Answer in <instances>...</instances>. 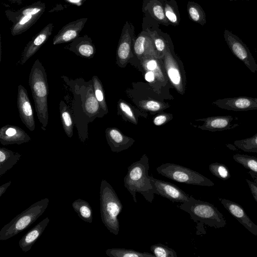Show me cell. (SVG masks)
Wrapping results in <instances>:
<instances>
[{"label": "cell", "mask_w": 257, "mask_h": 257, "mask_svg": "<svg viewBox=\"0 0 257 257\" xmlns=\"http://www.w3.org/2000/svg\"><path fill=\"white\" fill-rule=\"evenodd\" d=\"M164 8L165 16L170 25L178 26L180 22V15L176 1L164 0Z\"/></svg>", "instance_id": "cell-27"}, {"label": "cell", "mask_w": 257, "mask_h": 257, "mask_svg": "<svg viewBox=\"0 0 257 257\" xmlns=\"http://www.w3.org/2000/svg\"><path fill=\"white\" fill-rule=\"evenodd\" d=\"M167 117L165 115H160L156 116L154 119V123L156 125H160L167 120Z\"/></svg>", "instance_id": "cell-39"}, {"label": "cell", "mask_w": 257, "mask_h": 257, "mask_svg": "<svg viewBox=\"0 0 257 257\" xmlns=\"http://www.w3.org/2000/svg\"><path fill=\"white\" fill-rule=\"evenodd\" d=\"M17 103L20 119L30 131L35 129L34 111L27 89L21 84L18 86Z\"/></svg>", "instance_id": "cell-11"}, {"label": "cell", "mask_w": 257, "mask_h": 257, "mask_svg": "<svg viewBox=\"0 0 257 257\" xmlns=\"http://www.w3.org/2000/svg\"><path fill=\"white\" fill-rule=\"evenodd\" d=\"M93 87L95 96L101 108L106 113L107 112V107L105 101L104 89L100 80L97 76L92 78Z\"/></svg>", "instance_id": "cell-30"}, {"label": "cell", "mask_w": 257, "mask_h": 257, "mask_svg": "<svg viewBox=\"0 0 257 257\" xmlns=\"http://www.w3.org/2000/svg\"><path fill=\"white\" fill-rule=\"evenodd\" d=\"M45 9V4L39 1L18 11L6 10V17L13 24L11 34L16 36L25 32L36 23Z\"/></svg>", "instance_id": "cell-6"}, {"label": "cell", "mask_w": 257, "mask_h": 257, "mask_svg": "<svg viewBox=\"0 0 257 257\" xmlns=\"http://www.w3.org/2000/svg\"><path fill=\"white\" fill-rule=\"evenodd\" d=\"M49 221V218L45 217L20 239L19 245L23 251L26 252L31 249L32 246L43 233Z\"/></svg>", "instance_id": "cell-22"}, {"label": "cell", "mask_w": 257, "mask_h": 257, "mask_svg": "<svg viewBox=\"0 0 257 257\" xmlns=\"http://www.w3.org/2000/svg\"><path fill=\"white\" fill-rule=\"evenodd\" d=\"M187 11L189 18L193 22L204 26L206 23V14L198 3L189 1L187 4Z\"/></svg>", "instance_id": "cell-28"}, {"label": "cell", "mask_w": 257, "mask_h": 257, "mask_svg": "<svg viewBox=\"0 0 257 257\" xmlns=\"http://www.w3.org/2000/svg\"><path fill=\"white\" fill-rule=\"evenodd\" d=\"M105 134L108 144L112 152H119L127 149L132 144L129 140H126L122 134L115 128H107Z\"/></svg>", "instance_id": "cell-23"}, {"label": "cell", "mask_w": 257, "mask_h": 257, "mask_svg": "<svg viewBox=\"0 0 257 257\" xmlns=\"http://www.w3.org/2000/svg\"><path fill=\"white\" fill-rule=\"evenodd\" d=\"M135 30L134 25L129 21H126L122 27L116 51L117 62L121 64L126 62L132 55L136 38Z\"/></svg>", "instance_id": "cell-9"}, {"label": "cell", "mask_w": 257, "mask_h": 257, "mask_svg": "<svg viewBox=\"0 0 257 257\" xmlns=\"http://www.w3.org/2000/svg\"><path fill=\"white\" fill-rule=\"evenodd\" d=\"M143 107L149 110L155 111L160 110L162 105L156 101L148 100L144 103Z\"/></svg>", "instance_id": "cell-37"}, {"label": "cell", "mask_w": 257, "mask_h": 257, "mask_svg": "<svg viewBox=\"0 0 257 257\" xmlns=\"http://www.w3.org/2000/svg\"><path fill=\"white\" fill-rule=\"evenodd\" d=\"M31 140L28 134L18 126L7 124L0 129V143L3 145H21Z\"/></svg>", "instance_id": "cell-16"}, {"label": "cell", "mask_w": 257, "mask_h": 257, "mask_svg": "<svg viewBox=\"0 0 257 257\" xmlns=\"http://www.w3.org/2000/svg\"><path fill=\"white\" fill-rule=\"evenodd\" d=\"M145 79L149 82H152L154 81L155 74L152 71H148L145 75Z\"/></svg>", "instance_id": "cell-40"}, {"label": "cell", "mask_w": 257, "mask_h": 257, "mask_svg": "<svg viewBox=\"0 0 257 257\" xmlns=\"http://www.w3.org/2000/svg\"><path fill=\"white\" fill-rule=\"evenodd\" d=\"M217 107L228 110L248 111L257 110V98L239 96L219 99L213 102Z\"/></svg>", "instance_id": "cell-13"}, {"label": "cell", "mask_w": 257, "mask_h": 257, "mask_svg": "<svg viewBox=\"0 0 257 257\" xmlns=\"http://www.w3.org/2000/svg\"><path fill=\"white\" fill-rule=\"evenodd\" d=\"M100 209L102 223L110 233L117 235L119 231L118 216L122 204L111 185L103 179L100 187Z\"/></svg>", "instance_id": "cell-3"}, {"label": "cell", "mask_w": 257, "mask_h": 257, "mask_svg": "<svg viewBox=\"0 0 257 257\" xmlns=\"http://www.w3.org/2000/svg\"><path fill=\"white\" fill-rule=\"evenodd\" d=\"M178 207L189 213L195 222L216 228L223 227L226 224L223 214L213 204L197 200L192 196Z\"/></svg>", "instance_id": "cell-4"}, {"label": "cell", "mask_w": 257, "mask_h": 257, "mask_svg": "<svg viewBox=\"0 0 257 257\" xmlns=\"http://www.w3.org/2000/svg\"><path fill=\"white\" fill-rule=\"evenodd\" d=\"M221 203L228 212L252 234L257 236V225L247 215L239 204L224 198H219Z\"/></svg>", "instance_id": "cell-14"}, {"label": "cell", "mask_w": 257, "mask_h": 257, "mask_svg": "<svg viewBox=\"0 0 257 257\" xmlns=\"http://www.w3.org/2000/svg\"><path fill=\"white\" fill-rule=\"evenodd\" d=\"M72 206L79 217L83 221L90 223L92 222V210L88 202L78 199L73 201Z\"/></svg>", "instance_id": "cell-26"}, {"label": "cell", "mask_w": 257, "mask_h": 257, "mask_svg": "<svg viewBox=\"0 0 257 257\" xmlns=\"http://www.w3.org/2000/svg\"><path fill=\"white\" fill-rule=\"evenodd\" d=\"M59 109L63 128L67 136L71 138L73 134L74 124L72 114L69 108L63 100L60 102Z\"/></svg>", "instance_id": "cell-25"}, {"label": "cell", "mask_w": 257, "mask_h": 257, "mask_svg": "<svg viewBox=\"0 0 257 257\" xmlns=\"http://www.w3.org/2000/svg\"><path fill=\"white\" fill-rule=\"evenodd\" d=\"M53 28L52 23L47 24L28 42L22 52L18 63L23 65L39 50L51 35Z\"/></svg>", "instance_id": "cell-12"}, {"label": "cell", "mask_w": 257, "mask_h": 257, "mask_svg": "<svg viewBox=\"0 0 257 257\" xmlns=\"http://www.w3.org/2000/svg\"><path fill=\"white\" fill-rule=\"evenodd\" d=\"M87 18H81L71 22L63 26L54 36L53 45L72 42L79 37V33L84 27Z\"/></svg>", "instance_id": "cell-15"}, {"label": "cell", "mask_w": 257, "mask_h": 257, "mask_svg": "<svg viewBox=\"0 0 257 257\" xmlns=\"http://www.w3.org/2000/svg\"><path fill=\"white\" fill-rule=\"evenodd\" d=\"M224 38L232 54L252 73L257 71V63L248 48L236 35L230 31L225 30Z\"/></svg>", "instance_id": "cell-8"}, {"label": "cell", "mask_w": 257, "mask_h": 257, "mask_svg": "<svg viewBox=\"0 0 257 257\" xmlns=\"http://www.w3.org/2000/svg\"><path fill=\"white\" fill-rule=\"evenodd\" d=\"M157 58V57L149 56L145 57L142 59L143 60V64L146 69L154 72L155 76L158 78H162V72L158 66Z\"/></svg>", "instance_id": "cell-35"}, {"label": "cell", "mask_w": 257, "mask_h": 257, "mask_svg": "<svg viewBox=\"0 0 257 257\" xmlns=\"http://www.w3.org/2000/svg\"><path fill=\"white\" fill-rule=\"evenodd\" d=\"M150 249L156 257H177L175 250L161 243L152 245Z\"/></svg>", "instance_id": "cell-34"}, {"label": "cell", "mask_w": 257, "mask_h": 257, "mask_svg": "<svg viewBox=\"0 0 257 257\" xmlns=\"http://www.w3.org/2000/svg\"><path fill=\"white\" fill-rule=\"evenodd\" d=\"M250 190L251 193L255 201L257 202V184L251 180L245 179Z\"/></svg>", "instance_id": "cell-38"}, {"label": "cell", "mask_w": 257, "mask_h": 257, "mask_svg": "<svg viewBox=\"0 0 257 257\" xmlns=\"http://www.w3.org/2000/svg\"><path fill=\"white\" fill-rule=\"evenodd\" d=\"M234 145L244 152L257 153V134L250 138L235 141Z\"/></svg>", "instance_id": "cell-32"}, {"label": "cell", "mask_w": 257, "mask_h": 257, "mask_svg": "<svg viewBox=\"0 0 257 257\" xmlns=\"http://www.w3.org/2000/svg\"><path fill=\"white\" fill-rule=\"evenodd\" d=\"M12 182L11 181H9L8 182L0 186V197H2V196L5 193L6 190L8 188V187L10 186Z\"/></svg>", "instance_id": "cell-41"}, {"label": "cell", "mask_w": 257, "mask_h": 257, "mask_svg": "<svg viewBox=\"0 0 257 257\" xmlns=\"http://www.w3.org/2000/svg\"><path fill=\"white\" fill-rule=\"evenodd\" d=\"M22 154L6 148H0V177L16 165L21 158Z\"/></svg>", "instance_id": "cell-24"}, {"label": "cell", "mask_w": 257, "mask_h": 257, "mask_svg": "<svg viewBox=\"0 0 257 257\" xmlns=\"http://www.w3.org/2000/svg\"><path fill=\"white\" fill-rule=\"evenodd\" d=\"M156 170L159 174L177 182L202 186L214 185L211 180L200 173L180 165L164 163Z\"/></svg>", "instance_id": "cell-7"}, {"label": "cell", "mask_w": 257, "mask_h": 257, "mask_svg": "<svg viewBox=\"0 0 257 257\" xmlns=\"http://www.w3.org/2000/svg\"><path fill=\"white\" fill-rule=\"evenodd\" d=\"M164 0H143L142 12L144 16L156 21L160 25L168 26L170 24L164 12Z\"/></svg>", "instance_id": "cell-19"}, {"label": "cell", "mask_w": 257, "mask_h": 257, "mask_svg": "<svg viewBox=\"0 0 257 257\" xmlns=\"http://www.w3.org/2000/svg\"><path fill=\"white\" fill-rule=\"evenodd\" d=\"M133 49L135 54L140 59L149 56L158 57L152 39L147 31L142 30L136 37Z\"/></svg>", "instance_id": "cell-18"}, {"label": "cell", "mask_w": 257, "mask_h": 257, "mask_svg": "<svg viewBox=\"0 0 257 257\" xmlns=\"http://www.w3.org/2000/svg\"><path fill=\"white\" fill-rule=\"evenodd\" d=\"M233 160L250 171L257 174V158L247 155L236 154L233 156Z\"/></svg>", "instance_id": "cell-31"}, {"label": "cell", "mask_w": 257, "mask_h": 257, "mask_svg": "<svg viewBox=\"0 0 257 257\" xmlns=\"http://www.w3.org/2000/svg\"><path fill=\"white\" fill-rule=\"evenodd\" d=\"M12 3L17 4L18 5H20L22 4V2L23 0H9Z\"/></svg>", "instance_id": "cell-44"}, {"label": "cell", "mask_w": 257, "mask_h": 257, "mask_svg": "<svg viewBox=\"0 0 257 257\" xmlns=\"http://www.w3.org/2000/svg\"><path fill=\"white\" fill-rule=\"evenodd\" d=\"M148 158L144 155L140 160L132 163L127 167L123 179L124 185L137 203V192L141 194L145 199L152 203L154 198L155 190L149 175V164Z\"/></svg>", "instance_id": "cell-2"}, {"label": "cell", "mask_w": 257, "mask_h": 257, "mask_svg": "<svg viewBox=\"0 0 257 257\" xmlns=\"http://www.w3.org/2000/svg\"><path fill=\"white\" fill-rule=\"evenodd\" d=\"M49 202L48 198L42 199L18 214L2 227L0 230V240H6L29 227L44 213Z\"/></svg>", "instance_id": "cell-5"}, {"label": "cell", "mask_w": 257, "mask_h": 257, "mask_svg": "<svg viewBox=\"0 0 257 257\" xmlns=\"http://www.w3.org/2000/svg\"><path fill=\"white\" fill-rule=\"evenodd\" d=\"M119 107L121 112L132 121L136 123L134 113L130 107L123 101L120 102Z\"/></svg>", "instance_id": "cell-36"}, {"label": "cell", "mask_w": 257, "mask_h": 257, "mask_svg": "<svg viewBox=\"0 0 257 257\" xmlns=\"http://www.w3.org/2000/svg\"><path fill=\"white\" fill-rule=\"evenodd\" d=\"M210 172L217 178L226 180L230 177V174L228 168L224 164L219 163H211L209 166Z\"/></svg>", "instance_id": "cell-33"}, {"label": "cell", "mask_w": 257, "mask_h": 257, "mask_svg": "<svg viewBox=\"0 0 257 257\" xmlns=\"http://www.w3.org/2000/svg\"><path fill=\"white\" fill-rule=\"evenodd\" d=\"M28 83L34 99L38 119L42 124V129L45 131L49 119V86L46 70L39 59H37L32 66Z\"/></svg>", "instance_id": "cell-1"}, {"label": "cell", "mask_w": 257, "mask_h": 257, "mask_svg": "<svg viewBox=\"0 0 257 257\" xmlns=\"http://www.w3.org/2000/svg\"><path fill=\"white\" fill-rule=\"evenodd\" d=\"M67 49L77 56L88 59L92 58L96 53L92 40L86 35L76 38L68 46Z\"/></svg>", "instance_id": "cell-21"}, {"label": "cell", "mask_w": 257, "mask_h": 257, "mask_svg": "<svg viewBox=\"0 0 257 257\" xmlns=\"http://www.w3.org/2000/svg\"><path fill=\"white\" fill-rule=\"evenodd\" d=\"M172 43L164 55V63L168 76L174 87L179 91L183 88L182 79L177 63L171 52Z\"/></svg>", "instance_id": "cell-20"}, {"label": "cell", "mask_w": 257, "mask_h": 257, "mask_svg": "<svg viewBox=\"0 0 257 257\" xmlns=\"http://www.w3.org/2000/svg\"><path fill=\"white\" fill-rule=\"evenodd\" d=\"M204 123L200 127L211 132L229 130L237 127L239 123L236 122L238 118L231 115L209 117L202 119Z\"/></svg>", "instance_id": "cell-17"}, {"label": "cell", "mask_w": 257, "mask_h": 257, "mask_svg": "<svg viewBox=\"0 0 257 257\" xmlns=\"http://www.w3.org/2000/svg\"><path fill=\"white\" fill-rule=\"evenodd\" d=\"M248 174L250 175L251 178L253 179V181L257 184V174L253 173L250 171H249Z\"/></svg>", "instance_id": "cell-43"}, {"label": "cell", "mask_w": 257, "mask_h": 257, "mask_svg": "<svg viewBox=\"0 0 257 257\" xmlns=\"http://www.w3.org/2000/svg\"><path fill=\"white\" fill-rule=\"evenodd\" d=\"M151 180L155 190V194L165 197L172 202L184 203L190 197L188 194L175 184L151 176Z\"/></svg>", "instance_id": "cell-10"}, {"label": "cell", "mask_w": 257, "mask_h": 257, "mask_svg": "<svg viewBox=\"0 0 257 257\" xmlns=\"http://www.w3.org/2000/svg\"><path fill=\"white\" fill-rule=\"evenodd\" d=\"M105 253L109 257H154L153 253L140 252L132 249L112 248L107 249Z\"/></svg>", "instance_id": "cell-29"}, {"label": "cell", "mask_w": 257, "mask_h": 257, "mask_svg": "<svg viewBox=\"0 0 257 257\" xmlns=\"http://www.w3.org/2000/svg\"><path fill=\"white\" fill-rule=\"evenodd\" d=\"M67 2H69L72 4H74L76 5L80 6L82 5V3L86 0H65Z\"/></svg>", "instance_id": "cell-42"}, {"label": "cell", "mask_w": 257, "mask_h": 257, "mask_svg": "<svg viewBox=\"0 0 257 257\" xmlns=\"http://www.w3.org/2000/svg\"><path fill=\"white\" fill-rule=\"evenodd\" d=\"M229 1H238V0H229ZM241 1H243V0H241ZM245 1H249V0H245Z\"/></svg>", "instance_id": "cell-45"}]
</instances>
